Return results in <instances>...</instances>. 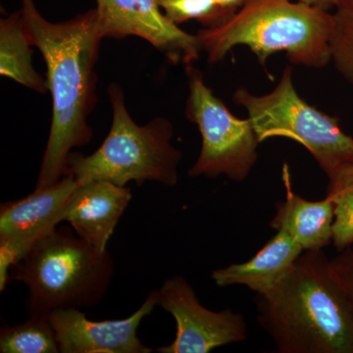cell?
<instances>
[{
    "instance_id": "obj_1",
    "label": "cell",
    "mask_w": 353,
    "mask_h": 353,
    "mask_svg": "<svg viewBox=\"0 0 353 353\" xmlns=\"http://www.w3.org/2000/svg\"><path fill=\"white\" fill-rule=\"evenodd\" d=\"M21 12L32 46L43 54L52 99V118L36 189L67 175L72 150L92 141L88 116L97 102L94 68L104 37L97 8L65 22L53 23L39 12L34 0H21Z\"/></svg>"
},
{
    "instance_id": "obj_2",
    "label": "cell",
    "mask_w": 353,
    "mask_h": 353,
    "mask_svg": "<svg viewBox=\"0 0 353 353\" xmlns=\"http://www.w3.org/2000/svg\"><path fill=\"white\" fill-rule=\"evenodd\" d=\"M257 321L280 353H353V305L323 250L303 252L257 294Z\"/></svg>"
},
{
    "instance_id": "obj_3",
    "label": "cell",
    "mask_w": 353,
    "mask_h": 353,
    "mask_svg": "<svg viewBox=\"0 0 353 353\" xmlns=\"http://www.w3.org/2000/svg\"><path fill=\"white\" fill-rule=\"evenodd\" d=\"M333 14L292 0H248L226 24L197 32L208 63L222 61L245 46L270 80L267 60L284 52L290 65L321 69L331 63Z\"/></svg>"
},
{
    "instance_id": "obj_4",
    "label": "cell",
    "mask_w": 353,
    "mask_h": 353,
    "mask_svg": "<svg viewBox=\"0 0 353 353\" xmlns=\"http://www.w3.org/2000/svg\"><path fill=\"white\" fill-rule=\"evenodd\" d=\"M114 273L108 250L101 252L76 233L57 227L11 267L8 279L28 288L29 316H50L62 309L97 305L108 294Z\"/></svg>"
},
{
    "instance_id": "obj_5",
    "label": "cell",
    "mask_w": 353,
    "mask_h": 353,
    "mask_svg": "<svg viewBox=\"0 0 353 353\" xmlns=\"http://www.w3.org/2000/svg\"><path fill=\"white\" fill-rule=\"evenodd\" d=\"M112 106V125L99 150L85 157L71 152L67 175L78 185L94 181L126 187L153 181L176 187L182 152L172 145L174 127L171 121L157 117L143 126L137 124L125 103L124 92L118 83L108 87Z\"/></svg>"
},
{
    "instance_id": "obj_6",
    "label": "cell",
    "mask_w": 353,
    "mask_h": 353,
    "mask_svg": "<svg viewBox=\"0 0 353 353\" xmlns=\"http://www.w3.org/2000/svg\"><path fill=\"white\" fill-rule=\"evenodd\" d=\"M232 99L245 109L260 143L274 138L296 141L312 155L328 179L353 163L352 137L341 129L339 118L323 112L299 94L290 65L268 94H253L241 85Z\"/></svg>"
},
{
    "instance_id": "obj_7",
    "label": "cell",
    "mask_w": 353,
    "mask_h": 353,
    "mask_svg": "<svg viewBox=\"0 0 353 353\" xmlns=\"http://www.w3.org/2000/svg\"><path fill=\"white\" fill-rule=\"evenodd\" d=\"M189 97L185 115L197 126L201 148L196 163L190 167L192 178H218L243 182L259 160L256 132L250 120L234 116L204 82L203 74L192 65L185 66Z\"/></svg>"
},
{
    "instance_id": "obj_8",
    "label": "cell",
    "mask_w": 353,
    "mask_h": 353,
    "mask_svg": "<svg viewBox=\"0 0 353 353\" xmlns=\"http://www.w3.org/2000/svg\"><path fill=\"white\" fill-rule=\"evenodd\" d=\"M157 294V306L173 316L176 328L175 340L158 347L157 352L209 353L248 338L241 313L230 308L212 311L204 307L194 288L182 276L165 281Z\"/></svg>"
},
{
    "instance_id": "obj_9",
    "label": "cell",
    "mask_w": 353,
    "mask_h": 353,
    "mask_svg": "<svg viewBox=\"0 0 353 353\" xmlns=\"http://www.w3.org/2000/svg\"><path fill=\"white\" fill-rule=\"evenodd\" d=\"M66 175L54 185L0 206V290H6L11 267L39 238L62 222L65 204L78 187Z\"/></svg>"
},
{
    "instance_id": "obj_10",
    "label": "cell",
    "mask_w": 353,
    "mask_h": 353,
    "mask_svg": "<svg viewBox=\"0 0 353 353\" xmlns=\"http://www.w3.org/2000/svg\"><path fill=\"white\" fill-rule=\"evenodd\" d=\"M104 38L138 37L173 65H192L201 57L197 34L183 31L165 16L157 0H95Z\"/></svg>"
},
{
    "instance_id": "obj_11",
    "label": "cell",
    "mask_w": 353,
    "mask_h": 353,
    "mask_svg": "<svg viewBox=\"0 0 353 353\" xmlns=\"http://www.w3.org/2000/svg\"><path fill=\"white\" fill-rule=\"evenodd\" d=\"M157 306V290L125 319L92 321L81 309H62L48 318L57 333L60 353H150L138 338L143 318Z\"/></svg>"
},
{
    "instance_id": "obj_12",
    "label": "cell",
    "mask_w": 353,
    "mask_h": 353,
    "mask_svg": "<svg viewBox=\"0 0 353 353\" xmlns=\"http://www.w3.org/2000/svg\"><path fill=\"white\" fill-rule=\"evenodd\" d=\"M132 199V190L112 183L94 181L79 185L65 204L67 222L83 241L101 252L108 250L120 218Z\"/></svg>"
},
{
    "instance_id": "obj_13",
    "label": "cell",
    "mask_w": 353,
    "mask_h": 353,
    "mask_svg": "<svg viewBox=\"0 0 353 353\" xmlns=\"http://www.w3.org/2000/svg\"><path fill=\"white\" fill-rule=\"evenodd\" d=\"M282 179L285 190L284 201L276 204L271 228L290 234L304 252L323 250L333 243L336 208L330 197L310 201L292 190L290 166L283 164Z\"/></svg>"
},
{
    "instance_id": "obj_14",
    "label": "cell",
    "mask_w": 353,
    "mask_h": 353,
    "mask_svg": "<svg viewBox=\"0 0 353 353\" xmlns=\"http://www.w3.org/2000/svg\"><path fill=\"white\" fill-rule=\"evenodd\" d=\"M303 252L290 234L277 231L252 259L213 271L211 279L217 287L243 285L264 294L287 275Z\"/></svg>"
},
{
    "instance_id": "obj_15",
    "label": "cell",
    "mask_w": 353,
    "mask_h": 353,
    "mask_svg": "<svg viewBox=\"0 0 353 353\" xmlns=\"http://www.w3.org/2000/svg\"><path fill=\"white\" fill-rule=\"evenodd\" d=\"M31 37L21 10L0 20V74L25 88L46 94L48 82L32 63Z\"/></svg>"
},
{
    "instance_id": "obj_16",
    "label": "cell",
    "mask_w": 353,
    "mask_h": 353,
    "mask_svg": "<svg viewBox=\"0 0 353 353\" xmlns=\"http://www.w3.org/2000/svg\"><path fill=\"white\" fill-rule=\"evenodd\" d=\"M0 352H60L57 333L48 316L32 315L22 324L3 325L0 330Z\"/></svg>"
},
{
    "instance_id": "obj_17",
    "label": "cell",
    "mask_w": 353,
    "mask_h": 353,
    "mask_svg": "<svg viewBox=\"0 0 353 353\" xmlns=\"http://www.w3.org/2000/svg\"><path fill=\"white\" fill-rule=\"evenodd\" d=\"M328 180L326 196L336 208L333 243L341 252L353 245V163L343 167Z\"/></svg>"
},
{
    "instance_id": "obj_18",
    "label": "cell",
    "mask_w": 353,
    "mask_h": 353,
    "mask_svg": "<svg viewBox=\"0 0 353 353\" xmlns=\"http://www.w3.org/2000/svg\"><path fill=\"white\" fill-rule=\"evenodd\" d=\"M330 48L331 63L353 90V0L334 9Z\"/></svg>"
},
{
    "instance_id": "obj_19",
    "label": "cell",
    "mask_w": 353,
    "mask_h": 353,
    "mask_svg": "<svg viewBox=\"0 0 353 353\" xmlns=\"http://www.w3.org/2000/svg\"><path fill=\"white\" fill-rule=\"evenodd\" d=\"M165 16L174 24L196 20L206 29H214L230 20L214 0H157Z\"/></svg>"
},
{
    "instance_id": "obj_20",
    "label": "cell",
    "mask_w": 353,
    "mask_h": 353,
    "mask_svg": "<svg viewBox=\"0 0 353 353\" xmlns=\"http://www.w3.org/2000/svg\"><path fill=\"white\" fill-rule=\"evenodd\" d=\"M332 268L353 305V245L331 260Z\"/></svg>"
},
{
    "instance_id": "obj_21",
    "label": "cell",
    "mask_w": 353,
    "mask_h": 353,
    "mask_svg": "<svg viewBox=\"0 0 353 353\" xmlns=\"http://www.w3.org/2000/svg\"><path fill=\"white\" fill-rule=\"evenodd\" d=\"M216 4L230 17V20L245 6L248 0H214Z\"/></svg>"
},
{
    "instance_id": "obj_22",
    "label": "cell",
    "mask_w": 353,
    "mask_h": 353,
    "mask_svg": "<svg viewBox=\"0 0 353 353\" xmlns=\"http://www.w3.org/2000/svg\"><path fill=\"white\" fill-rule=\"evenodd\" d=\"M296 1L303 2L304 4L317 7L323 10L330 11L331 9H336V7L345 3L347 0H296Z\"/></svg>"
},
{
    "instance_id": "obj_23",
    "label": "cell",
    "mask_w": 353,
    "mask_h": 353,
    "mask_svg": "<svg viewBox=\"0 0 353 353\" xmlns=\"http://www.w3.org/2000/svg\"></svg>"
}]
</instances>
